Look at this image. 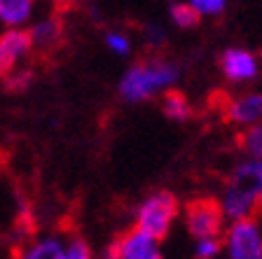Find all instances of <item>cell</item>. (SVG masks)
<instances>
[{"instance_id": "1", "label": "cell", "mask_w": 262, "mask_h": 259, "mask_svg": "<svg viewBox=\"0 0 262 259\" xmlns=\"http://www.w3.org/2000/svg\"><path fill=\"white\" fill-rule=\"evenodd\" d=\"M180 80L178 63L166 59H147L129 65V70L120 80V96L126 103H145L150 98L173 91Z\"/></svg>"}, {"instance_id": "2", "label": "cell", "mask_w": 262, "mask_h": 259, "mask_svg": "<svg viewBox=\"0 0 262 259\" xmlns=\"http://www.w3.org/2000/svg\"><path fill=\"white\" fill-rule=\"evenodd\" d=\"M178 217H180L178 199L171 192H155V194L145 196L143 203L138 205L136 227L134 229L157 238V241H164L171 233Z\"/></svg>"}, {"instance_id": "3", "label": "cell", "mask_w": 262, "mask_h": 259, "mask_svg": "<svg viewBox=\"0 0 262 259\" xmlns=\"http://www.w3.org/2000/svg\"><path fill=\"white\" fill-rule=\"evenodd\" d=\"M225 259H262V224L253 220H241L227 224L220 236Z\"/></svg>"}, {"instance_id": "4", "label": "cell", "mask_w": 262, "mask_h": 259, "mask_svg": "<svg viewBox=\"0 0 262 259\" xmlns=\"http://www.w3.org/2000/svg\"><path fill=\"white\" fill-rule=\"evenodd\" d=\"M183 227H185L187 236L199 241V238H220L227 222L215 201L196 199L187 203L183 210Z\"/></svg>"}, {"instance_id": "5", "label": "cell", "mask_w": 262, "mask_h": 259, "mask_svg": "<svg viewBox=\"0 0 262 259\" xmlns=\"http://www.w3.org/2000/svg\"><path fill=\"white\" fill-rule=\"evenodd\" d=\"M220 70H223L225 80L232 84H246L253 82L260 73V61L246 47H229L220 56Z\"/></svg>"}, {"instance_id": "6", "label": "cell", "mask_w": 262, "mask_h": 259, "mask_svg": "<svg viewBox=\"0 0 262 259\" xmlns=\"http://www.w3.org/2000/svg\"><path fill=\"white\" fill-rule=\"evenodd\" d=\"M33 52V44L28 40L26 31H3L0 33V77L5 80L14 70L21 68V63Z\"/></svg>"}, {"instance_id": "7", "label": "cell", "mask_w": 262, "mask_h": 259, "mask_svg": "<svg viewBox=\"0 0 262 259\" xmlns=\"http://www.w3.org/2000/svg\"><path fill=\"white\" fill-rule=\"evenodd\" d=\"M115 250L120 259H166L162 241L147 236L138 229H129L122 238H117Z\"/></svg>"}, {"instance_id": "8", "label": "cell", "mask_w": 262, "mask_h": 259, "mask_svg": "<svg viewBox=\"0 0 262 259\" xmlns=\"http://www.w3.org/2000/svg\"><path fill=\"white\" fill-rule=\"evenodd\" d=\"M215 203H218V208L227 224L241 222V220H253L255 213L260 210V203H257L251 194H246L244 189L234 187V184H229V182L225 184L223 194H220V199L215 201Z\"/></svg>"}, {"instance_id": "9", "label": "cell", "mask_w": 262, "mask_h": 259, "mask_svg": "<svg viewBox=\"0 0 262 259\" xmlns=\"http://www.w3.org/2000/svg\"><path fill=\"white\" fill-rule=\"evenodd\" d=\"M227 119L236 126H255L262 122V91H248L232 98L225 110Z\"/></svg>"}, {"instance_id": "10", "label": "cell", "mask_w": 262, "mask_h": 259, "mask_svg": "<svg viewBox=\"0 0 262 259\" xmlns=\"http://www.w3.org/2000/svg\"><path fill=\"white\" fill-rule=\"evenodd\" d=\"M229 184L244 189L262 205V159H241L229 175Z\"/></svg>"}, {"instance_id": "11", "label": "cell", "mask_w": 262, "mask_h": 259, "mask_svg": "<svg viewBox=\"0 0 262 259\" xmlns=\"http://www.w3.org/2000/svg\"><path fill=\"white\" fill-rule=\"evenodd\" d=\"M35 12L38 0H0V26L5 31H26Z\"/></svg>"}, {"instance_id": "12", "label": "cell", "mask_w": 262, "mask_h": 259, "mask_svg": "<svg viewBox=\"0 0 262 259\" xmlns=\"http://www.w3.org/2000/svg\"><path fill=\"white\" fill-rule=\"evenodd\" d=\"M66 241L56 233H45V236H38L28 241L19 252H16L14 259H59L61 252H63Z\"/></svg>"}, {"instance_id": "13", "label": "cell", "mask_w": 262, "mask_h": 259, "mask_svg": "<svg viewBox=\"0 0 262 259\" xmlns=\"http://www.w3.org/2000/svg\"><path fill=\"white\" fill-rule=\"evenodd\" d=\"M28 33V40H31L33 47H52L61 40V21L59 16L54 14H47V16H40V19H33L26 28Z\"/></svg>"}, {"instance_id": "14", "label": "cell", "mask_w": 262, "mask_h": 259, "mask_svg": "<svg viewBox=\"0 0 262 259\" xmlns=\"http://www.w3.org/2000/svg\"><path fill=\"white\" fill-rule=\"evenodd\" d=\"M162 110L171 122H187L192 117V105L180 91H169L164 93L162 101Z\"/></svg>"}, {"instance_id": "15", "label": "cell", "mask_w": 262, "mask_h": 259, "mask_svg": "<svg viewBox=\"0 0 262 259\" xmlns=\"http://www.w3.org/2000/svg\"><path fill=\"white\" fill-rule=\"evenodd\" d=\"M241 147L248 159H262V122L255 126H248L241 133Z\"/></svg>"}, {"instance_id": "16", "label": "cell", "mask_w": 262, "mask_h": 259, "mask_svg": "<svg viewBox=\"0 0 262 259\" xmlns=\"http://www.w3.org/2000/svg\"><path fill=\"white\" fill-rule=\"evenodd\" d=\"M105 47H108L110 54L115 56H129L131 54V49H134V42H131V38L126 35L124 31H108L105 33V38H103Z\"/></svg>"}, {"instance_id": "17", "label": "cell", "mask_w": 262, "mask_h": 259, "mask_svg": "<svg viewBox=\"0 0 262 259\" xmlns=\"http://www.w3.org/2000/svg\"><path fill=\"white\" fill-rule=\"evenodd\" d=\"M169 16H171V21H173V26L183 28V31H187V28H194L196 23H199V16H196V12L192 10L187 3H176V5H171Z\"/></svg>"}, {"instance_id": "18", "label": "cell", "mask_w": 262, "mask_h": 259, "mask_svg": "<svg viewBox=\"0 0 262 259\" xmlns=\"http://www.w3.org/2000/svg\"><path fill=\"white\" fill-rule=\"evenodd\" d=\"M223 254L220 238H199L192 243V257L194 259H218Z\"/></svg>"}, {"instance_id": "19", "label": "cell", "mask_w": 262, "mask_h": 259, "mask_svg": "<svg viewBox=\"0 0 262 259\" xmlns=\"http://www.w3.org/2000/svg\"><path fill=\"white\" fill-rule=\"evenodd\" d=\"M229 0H187V5L196 12V16H218L225 12Z\"/></svg>"}, {"instance_id": "20", "label": "cell", "mask_w": 262, "mask_h": 259, "mask_svg": "<svg viewBox=\"0 0 262 259\" xmlns=\"http://www.w3.org/2000/svg\"><path fill=\"white\" fill-rule=\"evenodd\" d=\"M59 259H94V252L82 238H71V241H66Z\"/></svg>"}, {"instance_id": "21", "label": "cell", "mask_w": 262, "mask_h": 259, "mask_svg": "<svg viewBox=\"0 0 262 259\" xmlns=\"http://www.w3.org/2000/svg\"><path fill=\"white\" fill-rule=\"evenodd\" d=\"M31 80H33V73L28 70V68H19V70H14L12 75L5 77L7 86H10L12 91H21V89H26V86L31 84Z\"/></svg>"}, {"instance_id": "22", "label": "cell", "mask_w": 262, "mask_h": 259, "mask_svg": "<svg viewBox=\"0 0 262 259\" xmlns=\"http://www.w3.org/2000/svg\"><path fill=\"white\" fill-rule=\"evenodd\" d=\"M145 40L150 47H159V44H164V40H166V33H164L162 26H147L145 28Z\"/></svg>"}, {"instance_id": "23", "label": "cell", "mask_w": 262, "mask_h": 259, "mask_svg": "<svg viewBox=\"0 0 262 259\" xmlns=\"http://www.w3.org/2000/svg\"><path fill=\"white\" fill-rule=\"evenodd\" d=\"M98 259H120L117 257V250H115V243H110L108 248H103V252L98 254Z\"/></svg>"}, {"instance_id": "24", "label": "cell", "mask_w": 262, "mask_h": 259, "mask_svg": "<svg viewBox=\"0 0 262 259\" xmlns=\"http://www.w3.org/2000/svg\"><path fill=\"white\" fill-rule=\"evenodd\" d=\"M52 3H56V5H63V3H73V0H52Z\"/></svg>"}]
</instances>
